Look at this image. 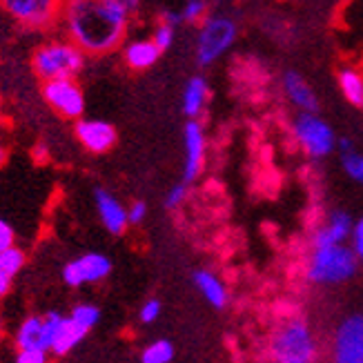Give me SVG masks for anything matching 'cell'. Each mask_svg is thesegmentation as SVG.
Masks as SVG:
<instances>
[{
	"instance_id": "obj_26",
	"label": "cell",
	"mask_w": 363,
	"mask_h": 363,
	"mask_svg": "<svg viewBox=\"0 0 363 363\" xmlns=\"http://www.w3.org/2000/svg\"><path fill=\"white\" fill-rule=\"evenodd\" d=\"M177 29H179V25L159 18V23H156V27H154V31H152V40H154L156 45H159L163 52H167L169 47L174 45Z\"/></svg>"
},
{
	"instance_id": "obj_11",
	"label": "cell",
	"mask_w": 363,
	"mask_h": 363,
	"mask_svg": "<svg viewBox=\"0 0 363 363\" xmlns=\"http://www.w3.org/2000/svg\"><path fill=\"white\" fill-rule=\"evenodd\" d=\"M183 145H185V165H183V179L196 181L208 161V136L199 118H187L183 130Z\"/></svg>"
},
{
	"instance_id": "obj_27",
	"label": "cell",
	"mask_w": 363,
	"mask_h": 363,
	"mask_svg": "<svg viewBox=\"0 0 363 363\" xmlns=\"http://www.w3.org/2000/svg\"><path fill=\"white\" fill-rule=\"evenodd\" d=\"M341 165H343L345 174H348L354 183L363 185V154H359L354 150L348 154H341Z\"/></svg>"
},
{
	"instance_id": "obj_17",
	"label": "cell",
	"mask_w": 363,
	"mask_h": 363,
	"mask_svg": "<svg viewBox=\"0 0 363 363\" xmlns=\"http://www.w3.org/2000/svg\"><path fill=\"white\" fill-rule=\"evenodd\" d=\"M161 54H163V50L152 38H138V40H130L125 45L123 60L132 72H145L159 62Z\"/></svg>"
},
{
	"instance_id": "obj_34",
	"label": "cell",
	"mask_w": 363,
	"mask_h": 363,
	"mask_svg": "<svg viewBox=\"0 0 363 363\" xmlns=\"http://www.w3.org/2000/svg\"><path fill=\"white\" fill-rule=\"evenodd\" d=\"M337 147H339V152H341V154H348V152H352V150H354L350 138H341L339 143H337Z\"/></svg>"
},
{
	"instance_id": "obj_16",
	"label": "cell",
	"mask_w": 363,
	"mask_h": 363,
	"mask_svg": "<svg viewBox=\"0 0 363 363\" xmlns=\"http://www.w3.org/2000/svg\"><path fill=\"white\" fill-rule=\"evenodd\" d=\"M283 94H286V99L296 107L301 109V112H319V99L317 94H314V89L310 87V83L306 81V78L290 69L283 74Z\"/></svg>"
},
{
	"instance_id": "obj_32",
	"label": "cell",
	"mask_w": 363,
	"mask_h": 363,
	"mask_svg": "<svg viewBox=\"0 0 363 363\" xmlns=\"http://www.w3.org/2000/svg\"><path fill=\"white\" fill-rule=\"evenodd\" d=\"M128 214H130V225H140L147 216V203L145 201H134L130 208H128Z\"/></svg>"
},
{
	"instance_id": "obj_22",
	"label": "cell",
	"mask_w": 363,
	"mask_h": 363,
	"mask_svg": "<svg viewBox=\"0 0 363 363\" xmlns=\"http://www.w3.org/2000/svg\"><path fill=\"white\" fill-rule=\"evenodd\" d=\"M337 81L343 99L352 107L363 109V74L354 67H341L337 74Z\"/></svg>"
},
{
	"instance_id": "obj_18",
	"label": "cell",
	"mask_w": 363,
	"mask_h": 363,
	"mask_svg": "<svg viewBox=\"0 0 363 363\" xmlns=\"http://www.w3.org/2000/svg\"><path fill=\"white\" fill-rule=\"evenodd\" d=\"M210 99V85L203 76H192L183 87V96H181V107L183 114L187 118H199L205 112V105Z\"/></svg>"
},
{
	"instance_id": "obj_15",
	"label": "cell",
	"mask_w": 363,
	"mask_h": 363,
	"mask_svg": "<svg viewBox=\"0 0 363 363\" xmlns=\"http://www.w3.org/2000/svg\"><path fill=\"white\" fill-rule=\"evenodd\" d=\"M13 348L50 352V335H47L45 314H29L27 319L21 321L18 330H16V335H13Z\"/></svg>"
},
{
	"instance_id": "obj_33",
	"label": "cell",
	"mask_w": 363,
	"mask_h": 363,
	"mask_svg": "<svg viewBox=\"0 0 363 363\" xmlns=\"http://www.w3.org/2000/svg\"><path fill=\"white\" fill-rule=\"evenodd\" d=\"M16 245V234L13 228L7 223L5 218H0V252H5L7 247Z\"/></svg>"
},
{
	"instance_id": "obj_30",
	"label": "cell",
	"mask_w": 363,
	"mask_h": 363,
	"mask_svg": "<svg viewBox=\"0 0 363 363\" xmlns=\"http://www.w3.org/2000/svg\"><path fill=\"white\" fill-rule=\"evenodd\" d=\"M50 352L45 350H16V363H45Z\"/></svg>"
},
{
	"instance_id": "obj_25",
	"label": "cell",
	"mask_w": 363,
	"mask_h": 363,
	"mask_svg": "<svg viewBox=\"0 0 363 363\" xmlns=\"http://www.w3.org/2000/svg\"><path fill=\"white\" fill-rule=\"evenodd\" d=\"M208 13H210V3H208V0H185L183 9H181L183 23H189V25L203 23L205 18H208Z\"/></svg>"
},
{
	"instance_id": "obj_5",
	"label": "cell",
	"mask_w": 363,
	"mask_h": 363,
	"mask_svg": "<svg viewBox=\"0 0 363 363\" xmlns=\"http://www.w3.org/2000/svg\"><path fill=\"white\" fill-rule=\"evenodd\" d=\"M239 38V25L228 13H208L199 25L196 31V43H194V54L199 67H210L214 62L225 56L232 45Z\"/></svg>"
},
{
	"instance_id": "obj_36",
	"label": "cell",
	"mask_w": 363,
	"mask_h": 363,
	"mask_svg": "<svg viewBox=\"0 0 363 363\" xmlns=\"http://www.w3.org/2000/svg\"><path fill=\"white\" fill-rule=\"evenodd\" d=\"M123 3L128 5V7L132 9V13H134V11H136V9L140 7V3H143V0H123Z\"/></svg>"
},
{
	"instance_id": "obj_21",
	"label": "cell",
	"mask_w": 363,
	"mask_h": 363,
	"mask_svg": "<svg viewBox=\"0 0 363 363\" xmlns=\"http://www.w3.org/2000/svg\"><path fill=\"white\" fill-rule=\"evenodd\" d=\"M89 333L83 328V325H78L69 314L65 319H62V325L58 330V335L54 339V345H52V354L54 357H67L69 352H74L78 345L83 343V339L87 337Z\"/></svg>"
},
{
	"instance_id": "obj_31",
	"label": "cell",
	"mask_w": 363,
	"mask_h": 363,
	"mask_svg": "<svg viewBox=\"0 0 363 363\" xmlns=\"http://www.w3.org/2000/svg\"><path fill=\"white\" fill-rule=\"evenodd\" d=\"M350 245H352V250H354V255H357V259L363 263V216L357 220L354 223V228H352V236H350Z\"/></svg>"
},
{
	"instance_id": "obj_28",
	"label": "cell",
	"mask_w": 363,
	"mask_h": 363,
	"mask_svg": "<svg viewBox=\"0 0 363 363\" xmlns=\"http://www.w3.org/2000/svg\"><path fill=\"white\" fill-rule=\"evenodd\" d=\"M187 196H189V181L183 179V183H177L167 192V196H165V208L167 210H179L181 205L187 201Z\"/></svg>"
},
{
	"instance_id": "obj_8",
	"label": "cell",
	"mask_w": 363,
	"mask_h": 363,
	"mask_svg": "<svg viewBox=\"0 0 363 363\" xmlns=\"http://www.w3.org/2000/svg\"><path fill=\"white\" fill-rule=\"evenodd\" d=\"M43 99L54 112L67 121H78L85 114V94L76 78H54L43 81Z\"/></svg>"
},
{
	"instance_id": "obj_37",
	"label": "cell",
	"mask_w": 363,
	"mask_h": 363,
	"mask_svg": "<svg viewBox=\"0 0 363 363\" xmlns=\"http://www.w3.org/2000/svg\"><path fill=\"white\" fill-rule=\"evenodd\" d=\"M62 3H69V0H62Z\"/></svg>"
},
{
	"instance_id": "obj_24",
	"label": "cell",
	"mask_w": 363,
	"mask_h": 363,
	"mask_svg": "<svg viewBox=\"0 0 363 363\" xmlns=\"http://www.w3.org/2000/svg\"><path fill=\"white\" fill-rule=\"evenodd\" d=\"M69 317L78 323V325H83L87 333H91L94 328L99 325L101 321V310L94 306V303H78L72 308L69 312Z\"/></svg>"
},
{
	"instance_id": "obj_7",
	"label": "cell",
	"mask_w": 363,
	"mask_h": 363,
	"mask_svg": "<svg viewBox=\"0 0 363 363\" xmlns=\"http://www.w3.org/2000/svg\"><path fill=\"white\" fill-rule=\"evenodd\" d=\"M11 21L31 31H50L58 27L62 0H0Z\"/></svg>"
},
{
	"instance_id": "obj_4",
	"label": "cell",
	"mask_w": 363,
	"mask_h": 363,
	"mask_svg": "<svg viewBox=\"0 0 363 363\" xmlns=\"http://www.w3.org/2000/svg\"><path fill=\"white\" fill-rule=\"evenodd\" d=\"M85 58L87 54L69 38H52L36 47L34 56H31V69L40 81L76 78L85 67Z\"/></svg>"
},
{
	"instance_id": "obj_2",
	"label": "cell",
	"mask_w": 363,
	"mask_h": 363,
	"mask_svg": "<svg viewBox=\"0 0 363 363\" xmlns=\"http://www.w3.org/2000/svg\"><path fill=\"white\" fill-rule=\"evenodd\" d=\"M319 354L321 348L317 335L298 314H290L279 321L267 339V357L279 363H312Z\"/></svg>"
},
{
	"instance_id": "obj_19",
	"label": "cell",
	"mask_w": 363,
	"mask_h": 363,
	"mask_svg": "<svg viewBox=\"0 0 363 363\" xmlns=\"http://www.w3.org/2000/svg\"><path fill=\"white\" fill-rule=\"evenodd\" d=\"M192 281H194V288L203 294V298H205V301H208L212 308L223 310V308L228 306L230 294H228L225 283L220 281V277H216V274L210 272V270H196L194 277H192Z\"/></svg>"
},
{
	"instance_id": "obj_9",
	"label": "cell",
	"mask_w": 363,
	"mask_h": 363,
	"mask_svg": "<svg viewBox=\"0 0 363 363\" xmlns=\"http://www.w3.org/2000/svg\"><path fill=\"white\" fill-rule=\"evenodd\" d=\"M112 272V261L101 252H87V255L69 261L62 267V281L69 288H83L91 283H101Z\"/></svg>"
},
{
	"instance_id": "obj_1",
	"label": "cell",
	"mask_w": 363,
	"mask_h": 363,
	"mask_svg": "<svg viewBox=\"0 0 363 363\" xmlns=\"http://www.w3.org/2000/svg\"><path fill=\"white\" fill-rule=\"evenodd\" d=\"M130 18L123 0H69L62 3L58 29L87 56H107L128 38Z\"/></svg>"
},
{
	"instance_id": "obj_13",
	"label": "cell",
	"mask_w": 363,
	"mask_h": 363,
	"mask_svg": "<svg viewBox=\"0 0 363 363\" xmlns=\"http://www.w3.org/2000/svg\"><path fill=\"white\" fill-rule=\"evenodd\" d=\"M94 203H96V212H99L101 223L109 234L121 236V234L128 232V228H130L128 208H125V205L112 192L99 187L96 192H94Z\"/></svg>"
},
{
	"instance_id": "obj_6",
	"label": "cell",
	"mask_w": 363,
	"mask_h": 363,
	"mask_svg": "<svg viewBox=\"0 0 363 363\" xmlns=\"http://www.w3.org/2000/svg\"><path fill=\"white\" fill-rule=\"evenodd\" d=\"M292 134L296 145L310 159L319 161L337 150L335 130L317 114V112H301L292 123Z\"/></svg>"
},
{
	"instance_id": "obj_10",
	"label": "cell",
	"mask_w": 363,
	"mask_h": 363,
	"mask_svg": "<svg viewBox=\"0 0 363 363\" xmlns=\"http://www.w3.org/2000/svg\"><path fill=\"white\" fill-rule=\"evenodd\" d=\"M333 359L337 363H363V317L343 319L333 337Z\"/></svg>"
},
{
	"instance_id": "obj_14",
	"label": "cell",
	"mask_w": 363,
	"mask_h": 363,
	"mask_svg": "<svg viewBox=\"0 0 363 363\" xmlns=\"http://www.w3.org/2000/svg\"><path fill=\"white\" fill-rule=\"evenodd\" d=\"M352 218L345 212H330L321 225L314 228L312 232V247L321 245H341L350 241L352 236Z\"/></svg>"
},
{
	"instance_id": "obj_20",
	"label": "cell",
	"mask_w": 363,
	"mask_h": 363,
	"mask_svg": "<svg viewBox=\"0 0 363 363\" xmlns=\"http://www.w3.org/2000/svg\"><path fill=\"white\" fill-rule=\"evenodd\" d=\"M25 263V250L18 245H11L5 252H0V298H5L11 292V283L21 274Z\"/></svg>"
},
{
	"instance_id": "obj_12",
	"label": "cell",
	"mask_w": 363,
	"mask_h": 363,
	"mask_svg": "<svg viewBox=\"0 0 363 363\" xmlns=\"http://www.w3.org/2000/svg\"><path fill=\"white\" fill-rule=\"evenodd\" d=\"M74 136L78 138V143L91 154H105L112 150L118 140L114 125L107 121H99V118H78L74 125Z\"/></svg>"
},
{
	"instance_id": "obj_3",
	"label": "cell",
	"mask_w": 363,
	"mask_h": 363,
	"mask_svg": "<svg viewBox=\"0 0 363 363\" xmlns=\"http://www.w3.org/2000/svg\"><path fill=\"white\" fill-rule=\"evenodd\" d=\"M359 263L352 245L312 247L306 263V281L312 286H339L357 274Z\"/></svg>"
},
{
	"instance_id": "obj_35",
	"label": "cell",
	"mask_w": 363,
	"mask_h": 363,
	"mask_svg": "<svg viewBox=\"0 0 363 363\" xmlns=\"http://www.w3.org/2000/svg\"><path fill=\"white\" fill-rule=\"evenodd\" d=\"M5 161H7V145H5L3 136H0V167L5 165Z\"/></svg>"
},
{
	"instance_id": "obj_29",
	"label": "cell",
	"mask_w": 363,
	"mask_h": 363,
	"mask_svg": "<svg viewBox=\"0 0 363 363\" xmlns=\"http://www.w3.org/2000/svg\"><path fill=\"white\" fill-rule=\"evenodd\" d=\"M159 317H161V301H159V298H147V301L138 310V319H140V323H145V325L156 323V321H159Z\"/></svg>"
},
{
	"instance_id": "obj_23",
	"label": "cell",
	"mask_w": 363,
	"mask_h": 363,
	"mask_svg": "<svg viewBox=\"0 0 363 363\" xmlns=\"http://www.w3.org/2000/svg\"><path fill=\"white\" fill-rule=\"evenodd\" d=\"M140 361L143 363H169L174 361V345L167 339H156L147 348L140 352Z\"/></svg>"
}]
</instances>
